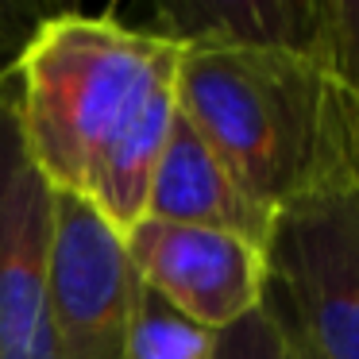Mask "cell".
Listing matches in <instances>:
<instances>
[{
  "instance_id": "obj_10",
  "label": "cell",
  "mask_w": 359,
  "mask_h": 359,
  "mask_svg": "<svg viewBox=\"0 0 359 359\" xmlns=\"http://www.w3.org/2000/svg\"><path fill=\"white\" fill-rule=\"evenodd\" d=\"M217 340L220 332L189 320L143 282L135 286L124 359H217Z\"/></svg>"
},
{
  "instance_id": "obj_2",
  "label": "cell",
  "mask_w": 359,
  "mask_h": 359,
  "mask_svg": "<svg viewBox=\"0 0 359 359\" xmlns=\"http://www.w3.org/2000/svg\"><path fill=\"white\" fill-rule=\"evenodd\" d=\"M174 93L178 112L271 212L313 174L355 97L305 55L209 47H182Z\"/></svg>"
},
{
  "instance_id": "obj_1",
  "label": "cell",
  "mask_w": 359,
  "mask_h": 359,
  "mask_svg": "<svg viewBox=\"0 0 359 359\" xmlns=\"http://www.w3.org/2000/svg\"><path fill=\"white\" fill-rule=\"evenodd\" d=\"M182 47L116 16L58 12L27 32L8 66L24 143L55 189L93 194L109 151L147 97L178 74Z\"/></svg>"
},
{
  "instance_id": "obj_7",
  "label": "cell",
  "mask_w": 359,
  "mask_h": 359,
  "mask_svg": "<svg viewBox=\"0 0 359 359\" xmlns=\"http://www.w3.org/2000/svg\"><path fill=\"white\" fill-rule=\"evenodd\" d=\"M147 217L217 228V232H232L255 248H266L274 212L236 182V174L201 140V132L178 112L163 158L155 166V178H151Z\"/></svg>"
},
{
  "instance_id": "obj_6",
  "label": "cell",
  "mask_w": 359,
  "mask_h": 359,
  "mask_svg": "<svg viewBox=\"0 0 359 359\" xmlns=\"http://www.w3.org/2000/svg\"><path fill=\"white\" fill-rule=\"evenodd\" d=\"M124 243L135 278L212 332L232 328L266 297L263 248L232 232L143 217Z\"/></svg>"
},
{
  "instance_id": "obj_11",
  "label": "cell",
  "mask_w": 359,
  "mask_h": 359,
  "mask_svg": "<svg viewBox=\"0 0 359 359\" xmlns=\"http://www.w3.org/2000/svg\"><path fill=\"white\" fill-rule=\"evenodd\" d=\"M317 62L336 86L359 97V0H325Z\"/></svg>"
},
{
  "instance_id": "obj_5",
  "label": "cell",
  "mask_w": 359,
  "mask_h": 359,
  "mask_svg": "<svg viewBox=\"0 0 359 359\" xmlns=\"http://www.w3.org/2000/svg\"><path fill=\"white\" fill-rule=\"evenodd\" d=\"M55 186L20 132L8 66H0V359H58L47 305Z\"/></svg>"
},
{
  "instance_id": "obj_3",
  "label": "cell",
  "mask_w": 359,
  "mask_h": 359,
  "mask_svg": "<svg viewBox=\"0 0 359 359\" xmlns=\"http://www.w3.org/2000/svg\"><path fill=\"white\" fill-rule=\"evenodd\" d=\"M263 255L274 317L317 359H359V97L313 174L274 209Z\"/></svg>"
},
{
  "instance_id": "obj_9",
  "label": "cell",
  "mask_w": 359,
  "mask_h": 359,
  "mask_svg": "<svg viewBox=\"0 0 359 359\" xmlns=\"http://www.w3.org/2000/svg\"><path fill=\"white\" fill-rule=\"evenodd\" d=\"M174 74L170 81L155 89L147 97V104L140 109V116L132 120L120 143L109 151L101 174L93 182V194L89 201L109 217V224L116 232H132L143 217H147V194H151V178H155V166L163 158V147L170 140L174 116H178V93H174Z\"/></svg>"
},
{
  "instance_id": "obj_12",
  "label": "cell",
  "mask_w": 359,
  "mask_h": 359,
  "mask_svg": "<svg viewBox=\"0 0 359 359\" xmlns=\"http://www.w3.org/2000/svg\"><path fill=\"white\" fill-rule=\"evenodd\" d=\"M266 309H271V305H266ZM278 325H282V320H278ZM282 332H286V340H290V351H294V359H317V355H313V348H309V344H305L297 332H290L286 325H282Z\"/></svg>"
},
{
  "instance_id": "obj_4",
  "label": "cell",
  "mask_w": 359,
  "mask_h": 359,
  "mask_svg": "<svg viewBox=\"0 0 359 359\" xmlns=\"http://www.w3.org/2000/svg\"><path fill=\"white\" fill-rule=\"evenodd\" d=\"M135 286L124 232L89 197L55 189L47 305L58 359H124Z\"/></svg>"
},
{
  "instance_id": "obj_8",
  "label": "cell",
  "mask_w": 359,
  "mask_h": 359,
  "mask_svg": "<svg viewBox=\"0 0 359 359\" xmlns=\"http://www.w3.org/2000/svg\"><path fill=\"white\" fill-rule=\"evenodd\" d=\"M155 16V32L178 47L282 50L317 62L325 0H220V4L174 0L158 4Z\"/></svg>"
}]
</instances>
